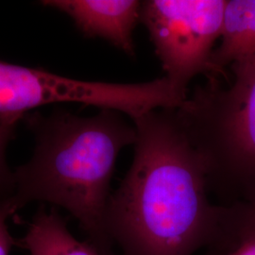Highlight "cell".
I'll return each instance as SVG.
<instances>
[{
    "mask_svg": "<svg viewBox=\"0 0 255 255\" xmlns=\"http://www.w3.org/2000/svg\"><path fill=\"white\" fill-rule=\"evenodd\" d=\"M134 154L111 194L106 230L122 255H193L219 227L222 205L209 199L205 165L176 109L132 119Z\"/></svg>",
    "mask_w": 255,
    "mask_h": 255,
    "instance_id": "cell-1",
    "label": "cell"
},
{
    "mask_svg": "<svg viewBox=\"0 0 255 255\" xmlns=\"http://www.w3.org/2000/svg\"><path fill=\"white\" fill-rule=\"evenodd\" d=\"M24 120L36 145L29 162L13 172L10 199L18 210L45 201L68 211L90 243L112 255L105 223L110 183L119 152L136 141L134 125L109 109L90 118L64 110L48 116L34 112Z\"/></svg>",
    "mask_w": 255,
    "mask_h": 255,
    "instance_id": "cell-2",
    "label": "cell"
},
{
    "mask_svg": "<svg viewBox=\"0 0 255 255\" xmlns=\"http://www.w3.org/2000/svg\"><path fill=\"white\" fill-rule=\"evenodd\" d=\"M221 205L255 200V69L222 87L208 79L176 108Z\"/></svg>",
    "mask_w": 255,
    "mask_h": 255,
    "instance_id": "cell-3",
    "label": "cell"
},
{
    "mask_svg": "<svg viewBox=\"0 0 255 255\" xmlns=\"http://www.w3.org/2000/svg\"><path fill=\"white\" fill-rule=\"evenodd\" d=\"M181 101V93L165 77L138 84L85 82L0 60V121L18 122L29 110L57 102L114 110L132 120L175 108Z\"/></svg>",
    "mask_w": 255,
    "mask_h": 255,
    "instance_id": "cell-4",
    "label": "cell"
},
{
    "mask_svg": "<svg viewBox=\"0 0 255 255\" xmlns=\"http://www.w3.org/2000/svg\"><path fill=\"white\" fill-rule=\"evenodd\" d=\"M227 0L141 1L146 26L165 78L180 90L198 75H211L213 46L221 37Z\"/></svg>",
    "mask_w": 255,
    "mask_h": 255,
    "instance_id": "cell-5",
    "label": "cell"
},
{
    "mask_svg": "<svg viewBox=\"0 0 255 255\" xmlns=\"http://www.w3.org/2000/svg\"><path fill=\"white\" fill-rule=\"evenodd\" d=\"M41 3L67 14L85 36L102 38L128 56L135 55L132 32L141 21V1L46 0Z\"/></svg>",
    "mask_w": 255,
    "mask_h": 255,
    "instance_id": "cell-6",
    "label": "cell"
},
{
    "mask_svg": "<svg viewBox=\"0 0 255 255\" xmlns=\"http://www.w3.org/2000/svg\"><path fill=\"white\" fill-rule=\"evenodd\" d=\"M231 65L235 77L255 69V0H227L221 44L210 60L208 79H219Z\"/></svg>",
    "mask_w": 255,
    "mask_h": 255,
    "instance_id": "cell-7",
    "label": "cell"
},
{
    "mask_svg": "<svg viewBox=\"0 0 255 255\" xmlns=\"http://www.w3.org/2000/svg\"><path fill=\"white\" fill-rule=\"evenodd\" d=\"M17 245L29 255H106L90 242L74 237L65 219L55 208L46 212L41 207L28 222L27 233Z\"/></svg>",
    "mask_w": 255,
    "mask_h": 255,
    "instance_id": "cell-8",
    "label": "cell"
},
{
    "mask_svg": "<svg viewBox=\"0 0 255 255\" xmlns=\"http://www.w3.org/2000/svg\"><path fill=\"white\" fill-rule=\"evenodd\" d=\"M206 249L207 255H255V229L241 223L225 206L219 228Z\"/></svg>",
    "mask_w": 255,
    "mask_h": 255,
    "instance_id": "cell-9",
    "label": "cell"
},
{
    "mask_svg": "<svg viewBox=\"0 0 255 255\" xmlns=\"http://www.w3.org/2000/svg\"><path fill=\"white\" fill-rule=\"evenodd\" d=\"M17 124L0 121V202L9 199L14 192V176L6 161V149L15 137Z\"/></svg>",
    "mask_w": 255,
    "mask_h": 255,
    "instance_id": "cell-10",
    "label": "cell"
},
{
    "mask_svg": "<svg viewBox=\"0 0 255 255\" xmlns=\"http://www.w3.org/2000/svg\"><path fill=\"white\" fill-rule=\"evenodd\" d=\"M17 210L10 198L0 202V255H9L11 248L17 245V242L10 236L8 228V219Z\"/></svg>",
    "mask_w": 255,
    "mask_h": 255,
    "instance_id": "cell-11",
    "label": "cell"
},
{
    "mask_svg": "<svg viewBox=\"0 0 255 255\" xmlns=\"http://www.w3.org/2000/svg\"><path fill=\"white\" fill-rule=\"evenodd\" d=\"M234 207L237 218L241 222L255 229V200L244 202H236Z\"/></svg>",
    "mask_w": 255,
    "mask_h": 255,
    "instance_id": "cell-12",
    "label": "cell"
}]
</instances>
